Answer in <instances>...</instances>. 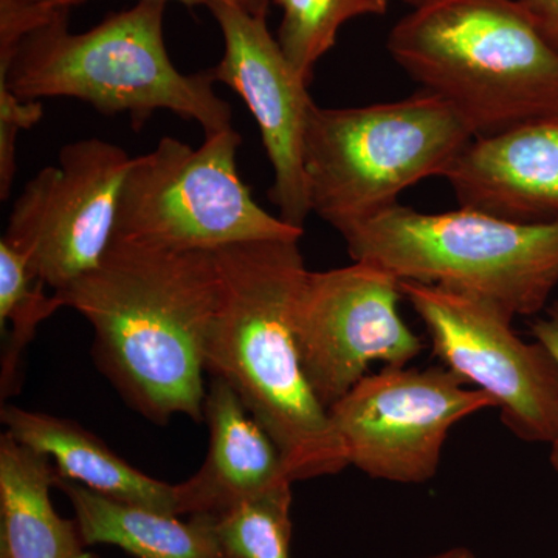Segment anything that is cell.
Masks as SVG:
<instances>
[{
  "mask_svg": "<svg viewBox=\"0 0 558 558\" xmlns=\"http://www.w3.org/2000/svg\"><path fill=\"white\" fill-rule=\"evenodd\" d=\"M442 366H385L328 410L349 465L374 480L424 484L438 472L447 436L497 402Z\"/></svg>",
  "mask_w": 558,
  "mask_h": 558,
  "instance_id": "ba28073f",
  "label": "cell"
},
{
  "mask_svg": "<svg viewBox=\"0 0 558 558\" xmlns=\"http://www.w3.org/2000/svg\"><path fill=\"white\" fill-rule=\"evenodd\" d=\"M219 299L205 339L204 366L230 385L277 444L290 480L348 468L301 366L295 311L307 270L299 241H255L216 250Z\"/></svg>",
  "mask_w": 558,
  "mask_h": 558,
  "instance_id": "7a4b0ae2",
  "label": "cell"
},
{
  "mask_svg": "<svg viewBox=\"0 0 558 558\" xmlns=\"http://www.w3.org/2000/svg\"><path fill=\"white\" fill-rule=\"evenodd\" d=\"M535 27L558 50V0H519Z\"/></svg>",
  "mask_w": 558,
  "mask_h": 558,
  "instance_id": "7402d4cb",
  "label": "cell"
},
{
  "mask_svg": "<svg viewBox=\"0 0 558 558\" xmlns=\"http://www.w3.org/2000/svg\"><path fill=\"white\" fill-rule=\"evenodd\" d=\"M444 179L459 207L523 223L558 219V116L473 138Z\"/></svg>",
  "mask_w": 558,
  "mask_h": 558,
  "instance_id": "4fadbf2b",
  "label": "cell"
},
{
  "mask_svg": "<svg viewBox=\"0 0 558 558\" xmlns=\"http://www.w3.org/2000/svg\"><path fill=\"white\" fill-rule=\"evenodd\" d=\"M207 458L178 488L179 517H215L290 481L277 444L230 385L211 377L204 402Z\"/></svg>",
  "mask_w": 558,
  "mask_h": 558,
  "instance_id": "5bb4252c",
  "label": "cell"
},
{
  "mask_svg": "<svg viewBox=\"0 0 558 558\" xmlns=\"http://www.w3.org/2000/svg\"><path fill=\"white\" fill-rule=\"evenodd\" d=\"M387 47L475 137L558 116V50L519 0H428L392 27Z\"/></svg>",
  "mask_w": 558,
  "mask_h": 558,
  "instance_id": "277c9868",
  "label": "cell"
},
{
  "mask_svg": "<svg viewBox=\"0 0 558 558\" xmlns=\"http://www.w3.org/2000/svg\"><path fill=\"white\" fill-rule=\"evenodd\" d=\"M86 546L112 545L137 558H231L199 520L126 505L58 476Z\"/></svg>",
  "mask_w": 558,
  "mask_h": 558,
  "instance_id": "e0dca14e",
  "label": "cell"
},
{
  "mask_svg": "<svg viewBox=\"0 0 558 558\" xmlns=\"http://www.w3.org/2000/svg\"><path fill=\"white\" fill-rule=\"evenodd\" d=\"M0 417L17 442L54 462L60 478L75 481L116 501L179 517L175 484L150 478L132 468L75 421L16 405H3Z\"/></svg>",
  "mask_w": 558,
  "mask_h": 558,
  "instance_id": "9a60e30c",
  "label": "cell"
},
{
  "mask_svg": "<svg viewBox=\"0 0 558 558\" xmlns=\"http://www.w3.org/2000/svg\"><path fill=\"white\" fill-rule=\"evenodd\" d=\"M282 10L277 40L293 70L311 83L315 64L333 46L348 21L385 14L388 0H274Z\"/></svg>",
  "mask_w": 558,
  "mask_h": 558,
  "instance_id": "ffe728a7",
  "label": "cell"
},
{
  "mask_svg": "<svg viewBox=\"0 0 558 558\" xmlns=\"http://www.w3.org/2000/svg\"><path fill=\"white\" fill-rule=\"evenodd\" d=\"M340 234L354 260L478 296L513 318L545 310L558 286V219L523 223L468 207L422 213L395 204Z\"/></svg>",
  "mask_w": 558,
  "mask_h": 558,
  "instance_id": "5b68a950",
  "label": "cell"
},
{
  "mask_svg": "<svg viewBox=\"0 0 558 558\" xmlns=\"http://www.w3.org/2000/svg\"><path fill=\"white\" fill-rule=\"evenodd\" d=\"M167 2L138 0L84 33L69 28V7H57L0 58V89L22 101L75 98L105 116L130 113L135 124L157 110L194 120L207 135L230 130L233 110L215 92L208 70L182 73L163 36Z\"/></svg>",
  "mask_w": 558,
  "mask_h": 558,
  "instance_id": "3957f363",
  "label": "cell"
},
{
  "mask_svg": "<svg viewBox=\"0 0 558 558\" xmlns=\"http://www.w3.org/2000/svg\"><path fill=\"white\" fill-rule=\"evenodd\" d=\"M242 137L207 135L197 148L163 137L134 157L124 178L112 240L179 252H216L255 241H300L304 229L270 215L238 171Z\"/></svg>",
  "mask_w": 558,
  "mask_h": 558,
  "instance_id": "52a82bcc",
  "label": "cell"
},
{
  "mask_svg": "<svg viewBox=\"0 0 558 558\" xmlns=\"http://www.w3.org/2000/svg\"><path fill=\"white\" fill-rule=\"evenodd\" d=\"M80 2H84V0H51V5L72 9L73 5ZM163 2H168V0H163ZM175 2L183 3L186 7L205 5L207 9L215 5H230L244 10L245 13L253 14V16L267 17L270 3H274V0H175Z\"/></svg>",
  "mask_w": 558,
  "mask_h": 558,
  "instance_id": "603a6c76",
  "label": "cell"
},
{
  "mask_svg": "<svg viewBox=\"0 0 558 558\" xmlns=\"http://www.w3.org/2000/svg\"><path fill=\"white\" fill-rule=\"evenodd\" d=\"M400 279L365 260L307 271L295 311L301 366L319 403H333L369 366H407L424 343L399 314Z\"/></svg>",
  "mask_w": 558,
  "mask_h": 558,
  "instance_id": "8fae6325",
  "label": "cell"
},
{
  "mask_svg": "<svg viewBox=\"0 0 558 558\" xmlns=\"http://www.w3.org/2000/svg\"><path fill=\"white\" fill-rule=\"evenodd\" d=\"M208 10L226 46L222 60L209 73L247 105L275 172L270 201L281 213L279 218L304 229L312 213L303 168L304 128L314 105L310 84L290 65L267 27V17L230 5Z\"/></svg>",
  "mask_w": 558,
  "mask_h": 558,
  "instance_id": "7c38bea8",
  "label": "cell"
},
{
  "mask_svg": "<svg viewBox=\"0 0 558 558\" xmlns=\"http://www.w3.org/2000/svg\"><path fill=\"white\" fill-rule=\"evenodd\" d=\"M132 157L101 138L69 143L14 202L2 240L27 256L40 282L62 292L94 269L112 242Z\"/></svg>",
  "mask_w": 558,
  "mask_h": 558,
  "instance_id": "30bf717a",
  "label": "cell"
},
{
  "mask_svg": "<svg viewBox=\"0 0 558 558\" xmlns=\"http://www.w3.org/2000/svg\"><path fill=\"white\" fill-rule=\"evenodd\" d=\"M46 288L33 274L27 256L0 240V328L7 323L11 326L2 355V399L17 388L22 352L40 323L64 307L57 293L47 295Z\"/></svg>",
  "mask_w": 558,
  "mask_h": 558,
  "instance_id": "ac0fdd59",
  "label": "cell"
},
{
  "mask_svg": "<svg viewBox=\"0 0 558 558\" xmlns=\"http://www.w3.org/2000/svg\"><path fill=\"white\" fill-rule=\"evenodd\" d=\"M473 138L457 110L425 90L360 108L314 102L303 140L311 211L340 233L422 180L444 178Z\"/></svg>",
  "mask_w": 558,
  "mask_h": 558,
  "instance_id": "8992f818",
  "label": "cell"
},
{
  "mask_svg": "<svg viewBox=\"0 0 558 558\" xmlns=\"http://www.w3.org/2000/svg\"><path fill=\"white\" fill-rule=\"evenodd\" d=\"M58 472L49 458L0 436V529L2 558H90L78 524L51 505Z\"/></svg>",
  "mask_w": 558,
  "mask_h": 558,
  "instance_id": "2e32d148",
  "label": "cell"
},
{
  "mask_svg": "<svg viewBox=\"0 0 558 558\" xmlns=\"http://www.w3.org/2000/svg\"><path fill=\"white\" fill-rule=\"evenodd\" d=\"M436 357L497 402L502 424L527 442H558V365L538 341L512 328V315L469 293L400 281Z\"/></svg>",
  "mask_w": 558,
  "mask_h": 558,
  "instance_id": "9c48e42d",
  "label": "cell"
},
{
  "mask_svg": "<svg viewBox=\"0 0 558 558\" xmlns=\"http://www.w3.org/2000/svg\"><path fill=\"white\" fill-rule=\"evenodd\" d=\"M402 2L409 3L413 9H417V7L424 5L428 0H402Z\"/></svg>",
  "mask_w": 558,
  "mask_h": 558,
  "instance_id": "83f0119b",
  "label": "cell"
},
{
  "mask_svg": "<svg viewBox=\"0 0 558 558\" xmlns=\"http://www.w3.org/2000/svg\"><path fill=\"white\" fill-rule=\"evenodd\" d=\"M40 101H22L11 92L0 89V199L7 201L16 175V142L22 131L43 119Z\"/></svg>",
  "mask_w": 558,
  "mask_h": 558,
  "instance_id": "44dd1931",
  "label": "cell"
},
{
  "mask_svg": "<svg viewBox=\"0 0 558 558\" xmlns=\"http://www.w3.org/2000/svg\"><path fill=\"white\" fill-rule=\"evenodd\" d=\"M422 558H476V556L472 549L464 548V546H454V548L442 550V553L433 554V556Z\"/></svg>",
  "mask_w": 558,
  "mask_h": 558,
  "instance_id": "d4e9b609",
  "label": "cell"
},
{
  "mask_svg": "<svg viewBox=\"0 0 558 558\" xmlns=\"http://www.w3.org/2000/svg\"><path fill=\"white\" fill-rule=\"evenodd\" d=\"M94 329L95 363L153 424L204 422V347L219 299L215 252L112 240L97 267L57 293Z\"/></svg>",
  "mask_w": 558,
  "mask_h": 558,
  "instance_id": "6da1fadb",
  "label": "cell"
},
{
  "mask_svg": "<svg viewBox=\"0 0 558 558\" xmlns=\"http://www.w3.org/2000/svg\"><path fill=\"white\" fill-rule=\"evenodd\" d=\"M7 5L22 7V9H40V7H53L51 0H0Z\"/></svg>",
  "mask_w": 558,
  "mask_h": 558,
  "instance_id": "484cf974",
  "label": "cell"
},
{
  "mask_svg": "<svg viewBox=\"0 0 558 558\" xmlns=\"http://www.w3.org/2000/svg\"><path fill=\"white\" fill-rule=\"evenodd\" d=\"M550 464L554 465L558 473V444L550 446Z\"/></svg>",
  "mask_w": 558,
  "mask_h": 558,
  "instance_id": "4316f807",
  "label": "cell"
},
{
  "mask_svg": "<svg viewBox=\"0 0 558 558\" xmlns=\"http://www.w3.org/2000/svg\"><path fill=\"white\" fill-rule=\"evenodd\" d=\"M292 484L270 488L215 517L199 520L231 558H290Z\"/></svg>",
  "mask_w": 558,
  "mask_h": 558,
  "instance_id": "d6986e66",
  "label": "cell"
},
{
  "mask_svg": "<svg viewBox=\"0 0 558 558\" xmlns=\"http://www.w3.org/2000/svg\"><path fill=\"white\" fill-rule=\"evenodd\" d=\"M531 330L535 341L548 349L558 365V300L550 304L545 317L538 318L532 325Z\"/></svg>",
  "mask_w": 558,
  "mask_h": 558,
  "instance_id": "cb8c5ba5",
  "label": "cell"
}]
</instances>
